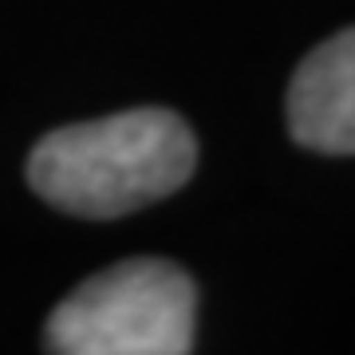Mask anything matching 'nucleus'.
I'll use <instances>...</instances> for the list:
<instances>
[{"label": "nucleus", "instance_id": "1", "mask_svg": "<svg viewBox=\"0 0 355 355\" xmlns=\"http://www.w3.org/2000/svg\"><path fill=\"white\" fill-rule=\"evenodd\" d=\"M198 142L162 107L107 114L51 130L28 158V182L48 205L79 217H123L190 182Z\"/></svg>", "mask_w": 355, "mask_h": 355}, {"label": "nucleus", "instance_id": "2", "mask_svg": "<svg viewBox=\"0 0 355 355\" xmlns=\"http://www.w3.org/2000/svg\"><path fill=\"white\" fill-rule=\"evenodd\" d=\"M193 280L170 261L135 257L83 280L44 328L60 355H186L193 352Z\"/></svg>", "mask_w": 355, "mask_h": 355}, {"label": "nucleus", "instance_id": "3", "mask_svg": "<svg viewBox=\"0 0 355 355\" xmlns=\"http://www.w3.org/2000/svg\"><path fill=\"white\" fill-rule=\"evenodd\" d=\"M292 139L320 154H355V28L304 55L288 87Z\"/></svg>", "mask_w": 355, "mask_h": 355}]
</instances>
